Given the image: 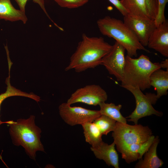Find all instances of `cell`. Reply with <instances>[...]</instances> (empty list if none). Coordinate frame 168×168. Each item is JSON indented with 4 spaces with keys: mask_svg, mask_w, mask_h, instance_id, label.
Instances as JSON below:
<instances>
[{
    "mask_svg": "<svg viewBox=\"0 0 168 168\" xmlns=\"http://www.w3.org/2000/svg\"><path fill=\"white\" fill-rule=\"evenodd\" d=\"M9 76L6 80L5 83L7 85L6 90L3 93L0 94V112L1 104L3 101L6 98L13 96H24L34 100L37 102L40 100V97L35 94L30 93H28L23 92L20 90L17 89L12 86L10 82V71L11 66H9ZM14 122L13 120H10L6 121H2L0 118V125L3 124H12Z\"/></svg>",
    "mask_w": 168,
    "mask_h": 168,
    "instance_id": "18",
    "label": "cell"
},
{
    "mask_svg": "<svg viewBox=\"0 0 168 168\" xmlns=\"http://www.w3.org/2000/svg\"><path fill=\"white\" fill-rule=\"evenodd\" d=\"M124 22L141 44L144 47L147 46L149 38L156 27L155 20L138 18L127 14L124 16Z\"/></svg>",
    "mask_w": 168,
    "mask_h": 168,
    "instance_id": "10",
    "label": "cell"
},
{
    "mask_svg": "<svg viewBox=\"0 0 168 168\" xmlns=\"http://www.w3.org/2000/svg\"><path fill=\"white\" fill-rule=\"evenodd\" d=\"M160 66L161 68H166V70L168 71V59H166L164 61L160 63Z\"/></svg>",
    "mask_w": 168,
    "mask_h": 168,
    "instance_id": "27",
    "label": "cell"
},
{
    "mask_svg": "<svg viewBox=\"0 0 168 168\" xmlns=\"http://www.w3.org/2000/svg\"><path fill=\"white\" fill-rule=\"evenodd\" d=\"M28 0H15L18 5L21 11L25 12V6L27 1ZM32 1L35 3L38 4L41 8L44 11L47 17L50 20V21L54 23V25H56V24L53 21L51 18L48 13H47L45 7L44 0H32Z\"/></svg>",
    "mask_w": 168,
    "mask_h": 168,
    "instance_id": "24",
    "label": "cell"
},
{
    "mask_svg": "<svg viewBox=\"0 0 168 168\" xmlns=\"http://www.w3.org/2000/svg\"><path fill=\"white\" fill-rule=\"evenodd\" d=\"M112 47L102 37H90L83 34L65 70H74L80 72L94 68L101 65L103 58Z\"/></svg>",
    "mask_w": 168,
    "mask_h": 168,
    "instance_id": "1",
    "label": "cell"
},
{
    "mask_svg": "<svg viewBox=\"0 0 168 168\" xmlns=\"http://www.w3.org/2000/svg\"><path fill=\"white\" fill-rule=\"evenodd\" d=\"M147 46L168 57V21L166 20L156 27L149 38Z\"/></svg>",
    "mask_w": 168,
    "mask_h": 168,
    "instance_id": "11",
    "label": "cell"
},
{
    "mask_svg": "<svg viewBox=\"0 0 168 168\" xmlns=\"http://www.w3.org/2000/svg\"><path fill=\"white\" fill-rule=\"evenodd\" d=\"M159 142V137H155L152 143L144 154L143 159L140 160L135 166V168H158L162 166L163 161L157 154V148Z\"/></svg>",
    "mask_w": 168,
    "mask_h": 168,
    "instance_id": "14",
    "label": "cell"
},
{
    "mask_svg": "<svg viewBox=\"0 0 168 168\" xmlns=\"http://www.w3.org/2000/svg\"><path fill=\"white\" fill-rule=\"evenodd\" d=\"M120 86L130 91L133 95L136 100V106L134 111L126 118L128 121L138 124L140 119L152 115L161 117L162 112L156 110L152 105L155 104L158 99L156 95L153 93H146L145 94L138 87L130 85Z\"/></svg>",
    "mask_w": 168,
    "mask_h": 168,
    "instance_id": "6",
    "label": "cell"
},
{
    "mask_svg": "<svg viewBox=\"0 0 168 168\" xmlns=\"http://www.w3.org/2000/svg\"><path fill=\"white\" fill-rule=\"evenodd\" d=\"M160 68V63H152L147 55L142 54L136 58L127 55L120 85L137 87L142 91L148 89L151 74Z\"/></svg>",
    "mask_w": 168,
    "mask_h": 168,
    "instance_id": "4",
    "label": "cell"
},
{
    "mask_svg": "<svg viewBox=\"0 0 168 168\" xmlns=\"http://www.w3.org/2000/svg\"><path fill=\"white\" fill-rule=\"evenodd\" d=\"M155 137L152 135L146 141L130 145L121 152L122 158L128 163L142 159L152 143Z\"/></svg>",
    "mask_w": 168,
    "mask_h": 168,
    "instance_id": "13",
    "label": "cell"
},
{
    "mask_svg": "<svg viewBox=\"0 0 168 168\" xmlns=\"http://www.w3.org/2000/svg\"><path fill=\"white\" fill-rule=\"evenodd\" d=\"M124 16L126 15L128 13L122 5L119 0H108Z\"/></svg>",
    "mask_w": 168,
    "mask_h": 168,
    "instance_id": "26",
    "label": "cell"
},
{
    "mask_svg": "<svg viewBox=\"0 0 168 168\" xmlns=\"http://www.w3.org/2000/svg\"><path fill=\"white\" fill-rule=\"evenodd\" d=\"M35 116L32 115L27 119H18L8 125L13 144L22 147L29 157L35 161L36 152L45 151L40 141L42 131L35 124Z\"/></svg>",
    "mask_w": 168,
    "mask_h": 168,
    "instance_id": "2",
    "label": "cell"
},
{
    "mask_svg": "<svg viewBox=\"0 0 168 168\" xmlns=\"http://www.w3.org/2000/svg\"><path fill=\"white\" fill-rule=\"evenodd\" d=\"M150 84L156 91V96L159 99L168 94V71L161 68L154 71L150 77Z\"/></svg>",
    "mask_w": 168,
    "mask_h": 168,
    "instance_id": "16",
    "label": "cell"
},
{
    "mask_svg": "<svg viewBox=\"0 0 168 168\" xmlns=\"http://www.w3.org/2000/svg\"><path fill=\"white\" fill-rule=\"evenodd\" d=\"M125 51L122 45L115 41L111 50L102 59L101 65L120 82L123 78L125 65Z\"/></svg>",
    "mask_w": 168,
    "mask_h": 168,
    "instance_id": "9",
    "label": "cell"
},
{
    "mask_svg": "<svg viewBox=\"0 0 168 168\" xmlns=\"http://www.w3.org/2000/svg\"><path fill=\"white\" fill-rule=\"evenodd\" d=\"M97 24L101 33L115 40L124 48L127 55L132 58L136 57L138 50L150 52L139 42L133 32L121 20L106 16L99 19Z\"/></svg>",
    "mask_w": 168,
    "mask_h": 168,
    "instance_id": "3",
    "label": "cell"
},
{
    "mask_svg": "<svg viewBox=\"0 0 168 168\" xmlns=\"http://www.w3.org/2000/svg\"><path fill=\"white\" fill-rule=\"evenodd\" d=\"M115 146L114 142L108 144L102 141L96 145L91 147V150L97 158L103 160L109 166L119 168V156Z\"/></svg>",
    "mask_w": 168,
    "mask_h": 168,
    "instance_id": "12",
    "label": "cell"
},
{
    "mask_svg": "<svg viewBox=\"0 0 168 168\" xmlns=\"http://www.w3.org/2000/svg\"><path fill=\"white\" fill-rule=\"evenodd\" d=\"M25 12L14 8L10 0H0V19L12 22L21 21L25 24L27 21Z\"/></svg>",
    "mask_w": 168,
    "mask_h": 168,
    "instance_id": "15",
    "label": "cell"
},
{
    "mask_svg": "<svg viewBox=\"0 0 168 168\" xmlns=\"http://www.w3.org/2000/svg\"><path fill=\"white\" fill-rule=\"evenodd\" d=\"M106 91L99 85H86L77 89L72 93L66 102L71 105L82 103L89 105L96 106L107 99Z\"/></svg>",
    "mask_w": 168,
    "mask_h": 168,
    "instance_id": "8",
    "label": "cell"
},
{
    "mask_svg": "<svg viewBox=\"0 0 168 168\" xmlns=\"http://www.w3.org/2000/svg\"><path fill=\"white\" fill-rule=\"evenodd\" d=\"M128 14L135 17L152 19L148 12L145 0H120Z\"/></svg>",
    "mask_w": 168,
    "mask_h": 168,
    "instance_id": "17",
    "label": "cell"
},
{
    "mask_svg": "<svg viewBox=\"0 0 168 168\" xmlns=\"http://www.w3.org/2000/svg\"><path fill=\"white\" fill-rule=\"evenodd\" d=\"M60 6L68 8H75L82 6L88 0H54Z\"/></svg>",
    "mask_w": 168,
    "mask_h": 168,
    "instance_id": "22",
    "label": "cell"
},
{
    "mask_svg": "<svg viewBox=\"0 0 168 168\" xmlns=\"http://www.w3.org/2000/svg\"><path fill=\"white\" fill-rule=\"evenodd\" d=\"M112 132L114 142L120 153L128 146L144 142L152 135V130L148 126L138 124L130 125L117 122Z\"/></svg>",
    "mask_w": 168,
    "mask_h": 168,
    "instance_id": "5",
    "label": "cell"
},
{
    "mask_svg": "<svg viewBox=\"0 0 168 168\" xmlns=\"http://www.w3.org/2000/svg\"><path fill=\"white\" fill-rule=\"evenodd\" d=\"M99 111L101 115H104L114 119L116 122L122 123H126L127 119L121 114L120 110L122 105H116L113 103H108L105 102L100 103Z\"/></svg>",
    "mask_w": 168,
    "mask_h": 168,
    "instance_id": "19",
    "label": "cell"
},
{
    "mask_svg": "<svg viewBox=\"0 0 168 168\" xmlns=\"http://www.w3.org/2000/svg\"><path fill=\"white\" fill-rule=\"evenodd\" d=\"M158 12L157 15L155 19V22L156 27L166 20L165 16V10L168 0H158Z\"/></svg>",
    "mask_w": 168,
    "mask_h": 168,
    "instance_id": "23",
    "label": "cell"
},
{
    "mask_svg": "<svg viewBox=\"0 0 168 168\" xmlns=\"http://www.w3.org/2000/svg\"><path fill=\"white\" fill-rule=\"evenodd\" d=\"M151 18L155 20L158 12V0H145Z\"/></svg>",
    "mask_w": 168,
    "mask_h": 168,
    "instance_id": "25",
    "label": "cell"
},
{
    "mask_svg": "<svg viewBox=\"0 0 168 168\" xmlns=\"http://www.w3.org/2000/svg\"><path fill=\"white\" fill-rule=\"evenodd\" d=\"M93 122L98 128L102 135H106L114 130L116 121L107 116L101 115Z\"/></svg>",
    "mask_w": 168,
    "mask_h": 168,
    "instance_id": "21",
    "label": "cell"
},
{
    "mask_svg": "<svg viewBox=\"0 0 168 168\" xmlns=\"http://www.w3.org/2000/svg\"><path fill=\"white\" fill-rule=\"evenodd\" d=\"M59 115L64 122L71 126L93 122L101 114L99 110H93L79 106H71L63 103L58 107Z\"/></svg>",
    "mask_w": 168,
    "mask_h": 168,
    "instance_id": "7",
    "label": "cell"
},
{
    "mask_svg": "<svg viewBox=\"0 0 168 168\" xmlns=\"http://www.w3.org/2000/svg\"><path fill=\"white\" fill-rule=\"evenodd\" d=\"M86 142L93 147L98 144L102 140V134L93 122H87L81 125Z\"/></svg>",
    "mask_w": 168,
    "mask_h": 168,
    "instance_id": "20",
    "label": "cell"
}]
</instances>
